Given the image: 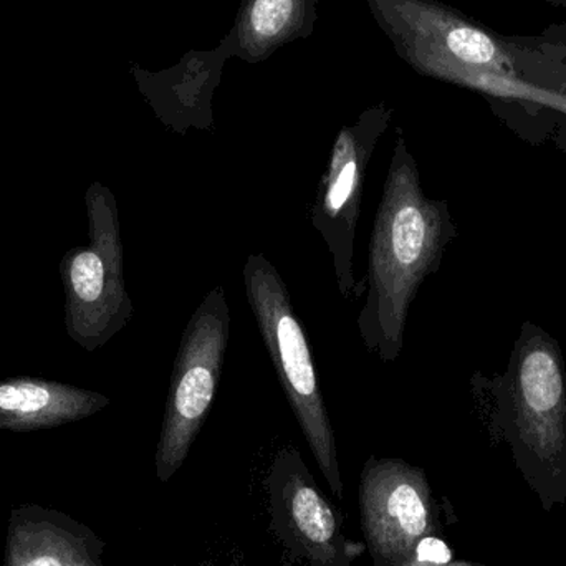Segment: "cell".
<instances>
[{"label":"cell","instance_id":"6da1fadb","mask_svg":"<svg viewBox=\"0 0 566 566\" xmlns=\"http://www.w3.org/2000/svg\"><path fill=\"white\" fill-rule=\"evenodd\" d=\"M451 234L444 202L426 198L418 166L399 136L373 224L366 302L356 322L363 345L382 363L401 355L409 306L438 269Z\"/></svg>","mask_w":566,"mask_h":566},{"label":"cell","instance_id":"7a4b0ae2","mask_svg":"<svg viewBox=\"0 0 566 566\" xmlns=\"http://www.w3.org/2000/svg\"><path fill=\"white\" fill-rule=\"evenodd\" d=\"M242 277L245 296L277 373L283 395L329 489L336 497L342 499L343 481L335 431L313 363L312 346L293 308L289 289L264 254L249 255Z\"/></svg>","mask_w":566,"mask_h":566},{"label":"cell","instance_id":"3957f363","mask_svg":"<svg viewBox=\"0 0 566 566\" xmlns=\"http://www.w3.org/2000/svg\"><path fill=\"white\" fill-rule=\"evenodd\" d=\"M88 238L63 255L66 335L85 352L103 348L135 313L125 282V249L118 202L112 189L93 182L85 192Z\"/></svg>","mask_w":566,"mask_h":566},{"label":"cell","instance_id":"277c9868","mask_svg":"<svg viewBox=\"0 0 566 566\" xmlns=\"http://www.w3.org/2000/svg\"><path fill=\"white\" fill-rule=\"evenodd\" d=\"M231 339V308L218 285L195 310L179 343L156 448V474L171 481L182 468L218 395Z\"/></svg>","mask_w":566,"mask_h":566},{"label":"cell","instance_id":"5b68a950","mask_svg":"<svg viewBox=\"0 0 566 566\" xmlns=\"http://www.w3.org/2000/svg\"><path fill=\"white\" fill-rule=\"evenodd\" d=\"M389 116L386 109H371L356 125L339 132L310 209V222L332 254L339 295L349 302H356L366 290V281H356L353 268L356 228L369 159Z\"/></svg>","mask_w":566,"mask_h":566},{"label":"cell","instance_id":"8992f818","mask_svg":"<svg viewBox=\"0 0 566 566\" xmlns=\"http://www.w3.org/2000/svg\"><path fill=\"white\" fill-rule=\"evenodd\" d=\"M359 514L375 566H405L421 541L439 532L428 478L402 459H366L359 479Z\"/></svg>","mask_w":566,"mask_h":566},{"label":"cell","instance_id":"52a82bcc","mask_svg":"<svg viewBox=\"0 0 566 566\" xmlns=\"http://www.w3.org/2000/svg\"><path fill=\"white\" fill-rule=\"evenodd\" d=\"M517 461L542 509L551 514L566 502V424L564 378L548 349H532L522 359Z\"/></svg>","mask_w":566,"mask_h":566},{"label":"cell","instance_id":"ba28073f","mask_svg":"<svg viewBox=\"0 0 566 566\" xmlns=\"http://www.w3.org/2000/svg\"><path fill=\"white\" fill-rule=\"evenodd\" d=\"M272 528L290 554L308 566H353L339 512L319 492L298 449L283 448L268 474Z\"/></svg>","mask_w":566,"mask_h":566},{"label":"cell","instance_id":"9c48e42d","mask_svg":"<svg viewBox=\"0 0 566 566\" xmlns=\"http://www.w3.org/2000/svg\"><path fill=\"white\" fill-rule=\"evenodd\" d=\"M102 392L53 379L19 376L0 381V429L39 431L82 421L109 405Z\"/></svg>","mask_w":566,"mask_h":566},{"label":"cell","instance_id":"30bf717a","mask_svg":"<svg viewBox=\"0 0 566 566\" xmlns=\"http://www.w3.org/2000/svg\"><path fill=\"white\" fill-rule=\"evenodd\" d=\"M99 547L85 528L23 509L10 518L6 566H103Z\"/></svg>","mask_w":566,"mask_h":566},{"label":"cell","instance_id":"8fae6325","mask_svg":"<svg viewBox=\"0 0 566 566\" xmlns=\"http://www.w3.org/2000/svg\"><path fill=\"white\" fill-rule=\"evenodd\" d=\"M293 9V0H255L251 10L252 32L259 39H274L292 19Z\"/></svg>","mask_w":566,"mask_h":566},{"label":"cell","instance_id":"7c38bea8","mask_svg":"<svg viewBox=\"0 0 566 566\" xmlns=\"http://www.w3.org/2000/svg\"><path fill=\"white\" fill-rule=\"evenodd\" d=\"M415 558L426 564L444 566L451 562V551L438 537H428L416 548Z\"/></svg>","mask_w":566,"mask_h":566},{"label":"cell","instance_id":"4fadbf2b","mask_svg":"<svg viewBox=\"0 0 566 566\" xmlns=\"http://www.w3.org/2000/svg\"><path fill=\"white\" fill-rule=\"evenodd\" d=\"M542 2L552 3V6L562 7V9H566V0H542Z\"/></svg>","mask_w":566,"mask_h":566}]
</instances>
